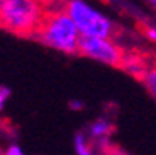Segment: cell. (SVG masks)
Masks as SVG:
<instances>
[{"label":"cell","mask_w":156,"mask_h":155,"mask_svg":"<svg viewBox=\"0 0 156 155\" xmlns=\"http://www.w3.org/2000/svg\"><path fill=\"white\" fill-rule=\"evenodd\" d=\"M37 34L39 39L49 48H55L61 53H78L82 34L65 9L49 12L46 17H43L37 26Z\"/></svg>","instance_id":"6da1fadb"},{"label":"cell","mask_w":156,"mask_h":155,"mask_svg":"<svg viewBox=\"0 0 156 155\" xmlns=\"http://www.w3.org/2000/svg\"><path fill=\"white\" fill-rule=\"evenodd\" d=\"M65 10L75 21L82 36H98V38H114L117 27L110 17L102 14L97 7L87 0H68Z\"/></svg>","instance_id":"7a4b0ae2"},{"label":"cell","mask_w":156,"mask_h":155,"mask_svg":"<svg viewBox=\"0 0 156 155\" xmlns=\"http://www.w3.org/2000/svg\"><path fill=\"white\" fill-rule=\"evenodd\" d=\"M43 9L37 0H0V22L17 32L37 29Z\"/></svg>","instance_id":"3957f363"},{"label":"cell","mask_w":156,"mask_h":155,"mask_svg":"<svg viewBox=\"0 0 156 155\" xmlns=\"http://www.w3.org/2000/svg\"><path fill=\"white\" fill-rule=\"evenodd\" d=\"M78 53L109 66H122L126 56V51L115 43L114 38H98V36H82Z\"/></svg>","instance_id":"277c9868"},{"label":"cell","mask_w":156,"mask_h":155,"mask_svg":"<svg viewBox=\"0 0 156 155\" xmlns=\"http://www.w3.org/2000/svg\"><path fill=\"white\" fill-rule=\"evenodd\" d=\"M114 131V124L109 118H98L88 126L87 135L92 140L94 147H110V136Z\"/></svg>","instance_id":"5b68a950"},{"label":"cell","mask_w":156,"mask_h":155,"mask_svg":"<svg viewBox=\"0 0 156 155\" xmlns=\"http://www.w3.org/2000/svg\"><path fill=\"white\" fill-rule=\"evenodd\" d=\"M73 147H75V152L78 155H90L94 153V145H92V140L87 133H76L73 138Z\"/></svg>","instance_id":"8992f818"},{"label":"cell","mask_w":156,"mask_h":155,"mask_svg":"<svg viewBox=\"0 0 156 155\" xmlns=\"http://www.w3.org/2000/svg\"><path fill=\"white\" fill-rule=\"evenodd\" d=\"M139 80L143 82V85L151 94L153 99H156V66H148L139 77Z\"/></svg>","instance_id":"52a82bcc"},{"label":"cell","mask_w":156,"mask_h":155,"mask_svg":"<svg viewBox=\"0 0 156 155\" xmlns=\"http://www.w3.org/2000/svg\"><path fill=\"white\" fill-rule=\"evenodd\" d=\"M144 32H146V38H148L151 43L156 44V27H154V26H148Z\"/></svg>","instance_id":"ba28073f"},{"label":"cell","mask_w":156,"mask_h":155,"mask_svg":"<svg viewBox=\"0 0 156 155\" xmlns=\"http://www.w3.org/2000/svg\"><path fill=\"white\" fill-rule=\"evenodd\" d=\"M9 96H10L9 89H0V111L4 109V106H5V102H7Z\"/></svg>","instance_id":"9c48e42d"},{"label":"cell","mask_w":156,"mask_h":155,"mask_svg":"<svg viewBox=\"0 0 156 155\" xmlns=\"http://www.w3.org/2000/svg\"><path fill=\"white\" fill-rule=\"evenodd\" d=\"M5 153L7 155H22V148H19V145H10V147L5 150Z\"/></svg>","instance_id":"30bf717a"},{"label":"cell","mask_w":156,"mask_h":155,"mask_svg":"<svg viewBox=\"0 0 156 155\" xmlns=\"http://www.w3.org/2000/svg\"><path fill=\"white\" fill-rule=\"evenodd\" d=\"M70 108L75 109V111H80V109H83V102H80V101H71V102H70Z\"/></svg>","instance_id":"8fae6325"},{"label":"cell","mask_w":156,"mask_h":155,"mask_svg":"<svg viewBox=\"0 0 156 155\" xmlns=\"http://www.w3.org/2000/svg\"><path fill=\"white\" fill-rule=\"evenodd\" d=\"M148 2H149V4H153V5L156 7V0H148Z\"/></svg>","instance_id":"7c38bea8"}]
</instances>
